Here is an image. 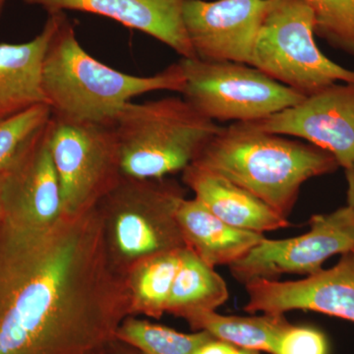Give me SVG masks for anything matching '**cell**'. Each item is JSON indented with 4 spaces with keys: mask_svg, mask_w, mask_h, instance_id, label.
Segmentation results:
<instances>
[{
    "mask_svg": "<svg viewBox=\"0 0 354 354\" xmlns=\"http://www.w3.org/2000/svg\"><path fill=\"white\" fill-rule=\"evenodd\" d=\"M131 316L97 206L44 227L0 223V354H88Z\"/></svg>",
    "mask_w": 354,
    "mask_h": 354,
    "instance_id": "1",
    "label": "cell"
},
{
    "mask_svg": "<svg viewBox=\"0 0 354 354\" xmlns=\"http://www.w3.org/2000/svg\"><path fill=\"white\" fill-rule=\"evenodd\" d=\"M185 77L180 64L149 77L129 75L87 53L64 13L44 53L41 88L51 116L70 122L113 125L133 99L156 91L181 94Z\"/></svg>",
    "mask_w": 354,
    "mask_h": 354,
    "instance_id": "2",
    "label": "cell"
},
{
    "mask_svg": "<svg viewBox=\"0 0 354 354\" xmlns=\"http://www.w3.org/2000/svg\"><path fill=\"white\" fill-rule=\"evenodd\" d=\"M192 164L225 177L285 218L304 183L339 167L334 156L318 147L242 122L221 127Z\"/></svg>",
    "mask_w": 354,
    "mask_h": 354,
    "instance_id": "3",
    "label": "cell"
},
{
    "mask_svg": "<svg viewBox=\"0 0 354 354\" xmlns=\"http://www.w3.org/2000/svg\"><path fill=\"white\" fill-rule=\"evenodd\" d=\"M185 198L171 177L122 176L99 202L106 254L121 278L146 258L187 247L177 218Z\"/></svg>",
    "mask_w": 354,
    "mask_h": 354,
    "instance_id": "4",
    "label": "cell"
},
{
    "mask_svg": "<svg viewBox=\"0 0 354 354\" xmlns=\"http://www.w3.org/2000/svg\"><path fill=\"white\" fill-rule=\"evenodd\" d=\"M113 125L121 171L135 178H162L183 172L221 127L177 97L128 102Z\"/></svg>",
    "mask_w": 354,
    "mask_h": 354,
    "instance_id": "5",
    "label": "cell"
},
{
    "mask_svg": "<svg viewBox=\"0 0 354 354\" xmlns=\"http://www.w3.org/2000/svg\"><path fill=\"white\" fill-rule=\"evenodd\" d=\"M313 11L304 0H269L250 66L304 95L333 85L354 83V70L319 50Z\"/></svg>",
    "mask_w": 354,
    "mask_h": 354,
    "instance_id": "6",
    "label": "cell"
},
{
    "mask_svg": "<svg viewBox=\"0 0 354 354\" xmlns=\"http://www.w3.org/2000/svg\"><path fill=\"white\" fill-rule=\"evenodd\" d=\"M179 64L185 77L183 99L215 122L262 120L306 97L250 65L197 57Z\"/></svg>",
    "mask_w": 354,
    "mask_h": 354,
    "instance_id": "7",
    "label": "cell"
},
{
    "mask_svg": "<svg viewBox=\"0 0 354 354\" xmlns=\"http://www.w3.org/2000/svg\"><path fill=\"white\" fill-rule=\"evenodd\" d=\"M50 147L64 216L95 208L123 176L113 125L70 122L51 116Z\"/></svg>",
    "mask_w": 354,
    "mask_h": 354,
    "instance_id": "8",
    "label": "cell"
},
{
    "mask_svg": "<svg viewBox=\"0 0 354 354\" xmlns=\"http://www.w3.org/2000/svg\"><path fill=\"white\" fill-rule=\"evenodd\" d=\"M306 234L291 239H263L241 260L230 266L239 283L277 281L283 274L311 276L329 258L354 249V208L346 207L312 216Z\"/></svg>",
    "mask_w": 354,
    "mask_h": 354,
    "instance_id": "9",
    "label": "cell"
},
{
    "mask_svg": "<svg viewBox=\"0 0 354 354\" xmlns=\"http://www.w3.org/2000/svg\"><path fill=\"white\" fill-rule=\"evenodd\" d=\"M242 123L269 134L304 139L346 169L354 162V83L333 84L295 106Z\"/></svg>",
    "mask_w": 354,
    "mask_h": 354,
    "instance_id": "10",
    "label": "cell"
},
{
    "mask_svg": "<svg viewBox=\"0 0 354 354\" xmlns=\"http://www.w3.org/2000/svg\"><path fill=\"white\" fill-rule=\"evenodd\" d=\"M269 0H185L183 22L197 58L250 65Z\"/></svg>",
    "mask_w": 354,
    "mask_h": 354,
    "instance_id": "11",
    "label": "cell"
},
{
    "mask_svg": "<svg viewBox=\"0 0 354 354\" xmlns=\"http://www.w3.org/2000/svg\"><path fill=\"white\" fill-rule=\"evenodd\" d=\"M248 313L285 315L292 310L319 312L354 323V256L342 255L330 269L298 281L256 279L246 283Z\"/></svg>",
    "mask_w": 354,
    "mask_h": 354,
    "instance_id": "12",
    "label": "cell"
},
{
    "mask_svg": "<svg viewBox=\"0 0 354 354\" xmlns=\"http://www.w3.org/2000/svg\"><path fill=\"white\" fill-rule=\"evenodd\" d=\"M50 120L26 152L2 174L3 218L21 225L44 227L64 216L59 180L50 152Z\"/></svg>",
    "mask_w": 354,
    "mask_h": 354,
    "instance_id": "13",
    "label": "cell"
},
{
    "mask_svg": "<svg viewBox=\"0 0 354 354\" xmlns=\"http://www.w3.org/2000/svg\"><path fill=\"white\" fill-rule=\"evenodd\" d=\"M48 14L77 11L102 16L144 32L181 58H196L183 22L185 0H24Z\"/></svg>",
    "mask_w": 354,
    "mask_h": 354,
    "instance_id": "14",
    "label": "cell"
},
{
    "mask_svg": "<svg viewBox=\"0 0 354 354\" xmlns=\"http://www.w3.org/2000/svg\"><path fill=\"white\" fill-rule=\"evenodd\" d=\"M183 183L195 199L232 227L264 234L290 225L259 198L215 172L191 164L183 171Z\"/></svg>",
    "mask_w": 354,
    "mask_h": 354,
    "instance_id": "15",
    "label": "cell"
},
{
    "mask_svg": "<svg viewBox=\"0 0 354 354\" xmlns=\"http://www.w3.org/2000/svg\"><path fill=\"white\" fill-rule=\"evenodd\" d=\"M64 13L48 14L31 41L0 44V118L46 104L41 88L44 53Z\"/></svg>",
    "mask_w": 354,
    "mask_h": 354,
    "instance_id": "16",
    "label": "cell"
},
{
    "mask_svg": "<svg viewBox=\"0 0 354 354\" xmlns=\"http://www.w3.org/2000/svg\"><path fill=\"white\" fill-rule=\"evenodd\" d=\"M177 218L186 245L212 268L230 267L265 239L259 232L228 225L195 198L183 200Z\"/></svg>",
    "mask_w": 354,
    "mask_h": 354,
    "instance_id": "17",
    "label": "cell"
},
{
    "mask_svg": "<svg viewBox=\"0 0 354 354\" xmlns=\"http://www.w3.org/2000/svg\"><path fill=\"white\" fill-rule=\"evenodd\" d=\"M230 297L225 279L186 247L167 301V313L186 321L204 312L216 311Z\"/></svg>",
    "mask_w": 354,
    "mask_h": 354,
    "instance_id": "18",
    "label": "cell"
},
{
    "mask_svg": "<svg viewBox=\"0 0 354 354\" xmlns=\"http://www.w3.org/2000/svg\"><path fill=\"white\" fill-rule=\"evenodd\" d=\"M194 330H206L236 348L274 354L279 337L291 324L283 315L223 316L204 312L187 320Z\"/></svg>",
    "mask_w": 354,
    "mask_h": 354,
    "instance_id": "19",
    "label": "cell"
},
{
    "mask_svg": "<svg viewBox=\"0 0 354 354\" xmlns=\"http://www.w3.org/2000/svg\"><path fill=\"white\" fill-rule=\"evenodd\" d=\"M183 249L151 256L130 270L124 279L131 316L160 319L167 313Z\"/></svg>",
    "mask_w": 354,
    "mask_h": 354,
    "instance_id": "20",
    "label": "cell"
},
{
    "mask_svg": "<svg viewBox=\"0 0 354 354\" xmlns=\"http://www.w3.org/2000/svg\"><path fill=\"white\" fill-rule=\"evenodd\" d=\"M115 337L143 354H193L205 342L215 339L206 330L184 334L138 316H128Z\"/></svg>",
    "mask_w": 354,
    "mask_h": 354,
    "instance_id": "21",
    "label": "cell"
},
{
    "mask_svg": "<svg viewBox=\"0 0 354 354\" xmlns=\"http://www.w3.org/2000/svg\"><path fill=\"white\" fill-rule=\"evenodd\" d=\"M50 118L51 109L46 104L0 118V174L26 152Z\"/></svg>",
    "mask_w": 354,
    "mask_h": 354,
    "instance_id": "22",
    "label": "cell"
},
{
    "mask_svg": "<svg viewBox=\"0 0 354 354\" xmlns=\"http://www.w3.org/2000/svg\"><path fill=\"white\" fill-rule=\"evenodd\" d=\"M315 17L316 34L354 57V0H304Z\"/></svg>",
    "mask_w": 354,
    "mask_h": 354,
    "instance_id": "23",
    "label": "cell"
},
{
    "mask_svg": "<svg viewBox=\"0 0 354 354\" xmlns=\"http://www.w3.org/2000/svg\"><path fill=\"white\" fill-rule=\"evenodd\" d=\"M274 354H329V344L321 330L290 325L279 337Z\"/></svg>",
    "mask_w": 354,
    "mask_h": 354,
    "instance_id": "24",
    "label": "cell"
},
{
    "mask_svg": "<svg viewBox=\"0 0 354 354\" xmlns=\"http://www.w3.org/2000/svg\"><path fill=\"white\" fill-rule=\"evenodd\" d=\"M88 354H143L139 349L114 337Z\"/></svg>",
    "mask_w": 354,
    "mask_h": 354,
    "instance_id": "25",
    "label": "cell"
},
{
    "mask_svg": "<svg viewBox=\"0 0 354 354\" xmlns=\"http://www.w3.org/2000/svg\"><path fill=\"white\" fill-rule=\"evenodd\" d=\"M239 348L228 342L213 339L202 344L193 354H235Z\"/></svg>",
    "mask_w": 354,
    "mask_h": 354,
    "instance_id": "26",
    "label": "cell"
},
{
    "mask_svg": "<svg viewBox=\"0 0 354 354\" xmlns=\"http://www.w3.org/2000/svg\"><path fill=\"white\" fill-rule=\"evenodd\" d=\"M346 172V184H348V190H346V200H348V206L354 208V162L344 169ZM354 256V249L353 250Z\"/></svg>",
    "mask_w": 354,
    "mask_h": 354,
    "instance_id": "27",
    "label": "cell"
},
{
    "mask_svg": "<svg viewBox=\"0 0 354 354\" xmlns=\"http://www.w3.org/2000/svg\"><path fill=\"white\" fill-rule=\"evenodd\" d=\"M1 185H2V174H0V223H1L2 218H3V212H2V205H1Z\"/></svg>",
    "mask_w": 354,
    "mask_h": 354,
    "instance_id": "28",
    "label": "cell"
},
{
    "mask_svg": "<svg viewBox=\"0 0 354 354\" xmlns=\"http://www.w3.org/2000/svg\"><path fill=\"white\" fill-rule=\"evenodd\" d=\"M235 354H258L257 351H248V349L239 348Z\"/></svg>",
    "mask_w": 354,
    "mask_h": 354,
    "instance_id": "29",
    "label": "cell"
},
{
    "mask_svg": "<svg viewBox=\"0 0 354 354\" xmlns=\"http://www.w3.org/2000/svg\"><path fill=\"white\" fill-rule=\"evenodd\" d=\"M6 0H0V13H1L2 8H3L4 4H6Z\"/></svg>",
    "mask_w": 354,
    "mask_h": 354,
    "instance_id": "30",
    "label": "cell"
}]
</instances>
